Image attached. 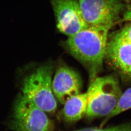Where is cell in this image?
Returning <instances> with one entry per match:
<instances>
[{
	"label": "cell",
	"instance_id": "6da1fadb",
	"mask_svg": "<svg viewBox=\"0 0 131 131\" xmlns=\"http://www.w3.org/2000/svg\"><path fill=\"white\" fill-rule=\"evenodd\" d=\"M110 29L89 26L68 37L64 43L66 51L89 69L91 81L103 68Z\"/></svg>",
	"mask_w": 131,
	"mask_h": 131
},
{
	"label": "cell",
	"instance_id": "7a4b0ae2",
	"mask_svg": "<svg viewBox=\"0 0 131 131\" xmlns=\"http://www.w3.org/2000/svg\"><path fill=\"white\" fill-rule=\"evenodd\" d=\"M87 91L89 102L85 115L89 118L106 117L117 106L122 94L118 80L112 75L96 77Z\"/></svg>",
	"mask_w": 131,
	"mask_h": 131
},
{
	"label": "cell",
	"instance_id": "3957f363",
	"mask_svg": "<svg viewBox=\"0 0 131 131\" xmlns=\"http://www.w3.org/2000/svg\"><path fill=\"white\" fill-rule=\"evenodd\" d=\"M53 67L42 66L24 79L23 95L46 113L54 112L57 108L56 98L52 89Z\"/></svg>",
	"mask_w": 131,
	"mask_h": 131
},
{
	"label": "cell",
	"instance_id": "277c9868",
	"mask_svg": "<svg viewBox=\"0 0 131 131\" xmlns=\"http://www.w3.org/2000/svg\"><path fill=\"white\" fill-rule=\"evenodd\" d=\"M89 26L111 28L121 19L126 5L123 0H77Z\"/></svg>",
	"mask_w": 131,
	"mask_h": 131
},
{
	"label": "cell",
	"instance_id": "5b68a950",
	"mask_svg": "<svg viewBox=\"0 0 131 131\" xmlns=\"http://www.w3.org/2000/svg\"><path fill=\"white\" fill-rule=\"evenodd\" d=\"M12 126L17 131H50L52 125L46 112L22 94L15 104Z\"/></svg>",
	"mask_w": 131,
	"mask_h": 131
},
{
	"label": "cell",
	"instance_id": "8992f818",
	"mask_svg": "<svg viewBox=\"0 0 131 131\" xmlns=\"http://www.w3.org/2000/svg\"><path fill=\"white\" fill-rule=\"evenodd\" d=\"M60 33L68 37L88 27L77 0H50Z\"/></svg>",
	"mask_w": 131,
	"mask_h": 131
},
{
	"label": "cell",
	"instance_id": "52a82bcc",
	"mask_svg": "<svg viewBox=\"0 0 131 131\" xmlns=\"http://www.w3.org/2000/svg\"><path fill=\"white\" fill-rule=\"evenodd\" d=\"M105 57L123 76L131 79V43L117 31L108 37Z\"/></svg>",
	"mask_w": 131,
	"mask_h": 131
},
{
	"label": "cell",
	"instance_id": "ba28073f",
	"mask_svg": "<svg viewBox=\"0 0 131 131\" xmlns=\"http://www.w3.org/2000/svg\"><path fill=\"white\" fill-rule=\"evenodd\" d=\"M82 88V79L77 72L66 65L57 69L52 81V89L60 103L64 104L69 98L80 93Z\"/></svg>",
	"mask_w": 131,
	"mask_h": 131
},
{
	"label": "cell",
	"instance_id": "9c48e42d",
	"mask_svg": "<svg viewBox=\"0 0 131 131\" xmlns=\"http://www.w3.org/2000/svg\"><path fill=\"white\" fill-rule=\"evenodd\" d=\"M89 102L88 91L74 95L68 99L62 109V114L65 121L77 122L86 114Z\"/></svg>",
	"mask_w": 131,
	"mask_h": 131
},
{
	"label": "cell",
	"instance_id": "30bf717a",
	"mask_svg": "<svg viewBox=\"0 0 131 131\" xmlns=\"http://www.w3.org/2000/svg\"><path fill=\"white\" fill-rule=\"evenodd\" d=\"M131 108V88L126 89L124 92H122L119 99L117 105L112 112L105 117L101 124V127L107 122L115 116L125 112Z\"/></svg>",
	"mask_w": 131,
	"mask_h": 131
},
{
	"label": "cell",
	"instance_id": "8fae6325",
	"mask_svg": "<svg viewBox=\"0 0 131 131\" xmlns=\"http://www.w3.org/2000/svg\"><path fill=\"white\" fill-rule=\"evenodd\" d=\"M81 131H131V122L106 128H103L102 127L86 128L81 129Z\"/></svg>",
	"mask_w": 131,
	"mask_h": 131
},
{
	"label": "cell",
	"instance_id": "7c38bea8",
	"mask_svg": "<svg viewBox=\"0 0 131 131\" xmlns=\"http://www.w3.org/2000/svg\"><path fill=\"white\" fill-rule=\"evenodd\" d=\"M117 32L122 38L131 43V21H128Z\"/></svg>",
	"mask_w": 131,
	"mask_h": 131
},
{
	"label": "cell",
	"instance_id": "4fadbf2b",
	"mask_svg": "<svg viewBox=\"0 0 131 131\" xmlns=\"http://www.w3.org/2000/svg\"><path fill=\"white\" fill-rule=\"evenodd\" d=\"M122 20L131 21V3L126 5L122 16Z\"/></svg>",
	"mask_w": 131,
	"mask_h": 131
},
{
	"label": "cell",
	"instance_id": "5bb4252c",
	"mask_svg": "<svg viewBox=\"0 0 131 131\" xmlns=\"http://www.w3.org/2000/svg\"><path fill=\"white\" fill-rule=\"evenodd\" d=\"M123 1L125 2H126V3H131V0H123Z\"/></svg>",
	"mask_w": 131,
	"mask_h": 131
}]
</instances>
